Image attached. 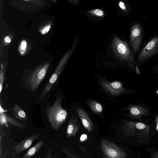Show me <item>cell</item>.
<instances>
[{
  "label": "cell",
  "mask_w": 158,
  "mask_h": 158,
  "mask_svg": "<svg viewBox=\"0 0 158 158\" xmlns=\"http://www.w3.org/2000/svg\"><path fill=\"white\" fill-rule=\"evenodd\" d=\"M40 135V133H36L27 137L20 142L15 143L11 152L12 158H17L21 152L30 148Z\"/></svg>",
  "instance_id": "6"
},
{
  "label": "cell",
  "mask_w": 158,
  "mask_h": 158,
  "mask_svg": "<svg viewBox=\"0 0 158 158\" xmlns=\"http://www.w3.org/2000/svg\"><path fill=\"white\" fill-rule=\"evenodd\" d=\"M135 127L139 130H142L145 128V126L143 123H136Z\"/></svg>",
  "instance_id": "19"
},
{
  "label": "cell",
  "mask_w": 158,
  "mask_h": 158,
  "mask_svg": "<svg viewBox=\"0 0 158 158\" xmlns=\"http://www.w3.org/2000/svg\"><path fill=\"white\" fill-rule=\"evenodd\" d=\"M89 105L92 110L95 113H100L102 110L103 107L102 105L95 100L90 101Z\"/></svg>",
  "instance_id": "15"
},
{
  "label": "cell",
  "mask_w": 158,
  "mask_h": 158,
  "mask_svg": "<svg viewBox=\"0 0 158 158\" xmlns=\"http://www.w3.org/2000/svg\"><path fill=\"white\" fill-rule=\"evenodd\" d=\"M44 139H41L31 148L21 158H31L38 152L44 143Z\"/></svg>",
  "instance_id": "13"
},
{
  "label": "cell",
  "mask_w": 158,
  "mask_h": 158,
  "mask_svg": "<svg viewBox=\"0 0 158 158\" xmlns=\"http://www.w3.org/2000/svg\"><path fill=\"white\" fill-rule=\"evenodd\" d=\"M61 150L62 152L68 158H81L68 147H63Z\"/></svg>",
  "instance_id": "16"
},
{
  "label": "cell",
  "mask_w": 158,
  "mask_h": 158,
  "mask_svg": "<svg viewBox=\"0 0 158 158\" xmlns=\"http://www.w3.org/2000/svg\"><path fill=\"white\" fill-rule=\"evenodd\" d=\"M118 5L119 7L123 10H126V8L125 6L124 3L122 2H120L118 3Z\"/></svg>",
  "instance_id": "24"
},
{
  "label": "cell",
  "mask_w": 158,
  "mask_h": 158,
  "mask_svg": "<svg viewBox=\"0 0 158 158\" xmlns=\"http://www.w3.org/2000/svg\"><path fill=\"white\" fill-rule=\"evenodd\" d=\"M77 111L85 129L91 132L94 128V124L88 114L80 108H77Z\"/></svg>",
  "instance_id": "11"
},
{
  "label": "cell",
  "mask_w": 158,
  "mask_h": 158,
  "mask_svg": "<svg viewBox=\"0 0 158 158\" xmlns=\"http://www.w3.org/2000/svg\"><path fill=\"white\" fill-rule=\"evenodd\" d=\"M50 63L40 66L35 68L27 77L26 83L32 92L37 89L45 77Z\"/></svg>",
  "instance_id": "3"
},
{
  "label": "cell",
  "mask_w": 158,
  "mask_h": 158,
  "mask_svg": "<svg viewBox=\"0 0 158 158\" xmlns=\"http://www.w3.org/2000/svg\"><path fill=\"white\" fill-rule=\"evenodd\" d=\"M100 82L102 87L112 95H118L123 91V85L119 81H116L111 82L103 80L101 81Z\"/></svg>",
  "instance_id": "9"
},
{
  "label": "cell",
  "mask_w": 158,
  "mask_h": 158,
  "mask_svg": "<svg viewBox=\"0 0 158 158\" xmlns=\"http://www.w3.org/2000/svg\"><path fill=\"white\" fill-rule=\"evenodd\" d=\"M60 97H57L53 104L46 109V114L48 122L54 130L57 131L65 122L68 114L61 105Z\"/></svg>",
  "instance_id": "1"
},
{
  "label": "cell",
  "mask_w": 158,
  "mask_h": 158,
  "mask_svg": "<svg viewBox=\"0 0 158 158\" xmlns=\"http://www.w3.org/2000/svg\"><path fill=\"white\" fill-rule=\"evenodd\" d=\"M27 44L26 41L24 40H23L21 43L20 45V49L22 50H24L26 48Z\"/></svg>",
  "instance_id": "22"
},
{
  "label": "cell",
  "mask_w": 158,
  "mask_h": 158,
  "mask_svg": "<svg viewBox=\"0 0 158 158\" xmlns=\"http://www.w3.org/2000/svg\"><path fill=\"white\" fill-rule=\"evenodd\" d=\"M13 110L14 117L19 119L26 121L27 119V116L24 110L16 103L14 104Z\"/></svg>",
  "instance_id": "14"
},
{
  "label": "cell",
  "mask_w": 158,
  "mask_h": 158,
  "mask_svg": "<svg viewBox=\"0 0 158 158\" xmlns=\"http://www.w3.org/2000/svg\"><path fill=\"white\" fill-rule=\"evenodd\" d=\"M76 45V44H75L73 45L72 47L66 53L60 61L52 76L43 89L39 97V100L44 99L52 88L55 84L66 64L71 56Z\"/></svg>",
  "instance_id": "2"
},
{
  "label": "cell",
  "mask_w": 158,
  "mask_h": 158,
  "mask_svg": "<svg viewBox=\"0 0 158 158\" xmlns=\"http://www.w3.org/2000/svg\"><path fill=\"white\" fill-rule=\"evenodd\" d=\"M50 27L51 26L49 25L45 27L42 30L41 32L43 34L46 33L49 31Z\"/></svg>",
  "instance_id": "21"
},
{
  "label": "cell",
  "mask_w": 158,
  "mask_h": 158,
  "mask_svg": "<svg viewBox=\"0 0 158 158\" xmlns=\"http://www.w3.org/2000/svg\"><path fill=\"white\" fill-rule=\"evenodd\" d=\"M80 147L81 148L82 151H83V152L85 153L87 155L89 156V154L86 151V149L84 147L82 146H80Z\"/></svg>",
  "instance_id": "26"
},
{
  "label": "cell",
  "mask_w": 158,
  "mask_h": 158,
  "mask_svg": "<svg viewBox=\"0 0 158 158\" xmlns=\"http://www.w3.org/2000/svg\"><path fill=\"white\" fill-rule=\"evenodd\" d=\"M101 148L105 158H127V156L122 148L108 140H102Z\"/></svg>",
  "instance_id": "5"
},
{
  "label": "cell",
  "mask_w": 158,
  "mask_h": 158,
  "mask_svg": "<svg viewBox=\"0 0 158 158\" xmlns=\"http://www.w3.org/2000/svg\"><path fill=\"white\" fill-rule=\"evenodd\" d=\"M111 47L115 55L120 59L130 61L133 60V56L126 42L116 35L114 37Z\"/></svg>",
  "instance_id": "4"
},
{
  "label": "cell",
  "mask_w": 158,
  "mask_h": 158,
  "mask_svg": "<svg viewBox=\"0 0 158 158\" xmlns=\"http://www.w3.org/2000/svg\"><path fill=\"white\" fill-rule=\"evenodd\" d=\"M7 123L18 127L19 130L25 129L26 127V124L16 120L9 115L4 113L0 114L1 125L5 124L8 127Z\"/></svg>",
  "instance_id": "10"
},
{
  "label": "cell",
  "mask_w": 158,
  "mask_h": 158,
  "mask_svg": "<svg viewBox=\"0 0 158 158\" xmlns=\"http://www.w3.org/2000/svg\"><path fill=\"white\" fill-rule=\"evenodd\" d=\"M78 122L77 118L74 116L70 119L66 131L68 138L74 136L76 135L80 128Z\"/></svg>",
  "instance_id": "12"
},
{
  "label": "cell",
  "mask_w": 158,
  "mask_h": 158,
  "mask_svg": "<svg viewBox=\"0 0 158 158\" xmlns=\"http://www.w3.org/2000/svg\"><path fill=\"white\" fill-rule=\"evenodd\" d=\"M4 41L7 43H10L11 42V40L9 37L6 36L4 38Z\"/></svg>",
  "instance_id": "27"
},
{
  "label": "cell",
  "mask_w": 158,
  "mask_h": 158,
  "mask_svg": "<svg viewBox=\"0 0 158 158\" xmlns=\"http://www.w3.org/2000/svg\"><path fill=\"white\" fill-rule=\"evenodd\" d=\"M3 66L1 64V69L0 76V93L1 94L2 89V86L4 79V72L3 71Z\"/></svg>",
  "instance_id": "18"
},
{
  "label": "cell",
  "mask_w": 158,
  "mask_h": 158,
  "mask_svg": "<svg viewBox=\"0 0 158 158\" xmlns=\"http://www.w3.org/2000/svg\"><path fill=\"white\" fill-rule=\"evenodd\" d=\"M151 158H158V152L153 153L152 155Z\"/></svg>",
  "instance_id": "25"
},
{
  "label": "cell",
  "mask_w": 158,
  "mask_h": 158,
  "mask_svg": "<svg viewBox=\"0 0 158 158\" xmlns=\"http://www.w3.org/2000/svg\"><path fill=\"white\" fill-rule=\"evenodd\" d=\"M52 155V153L51 148H49L46 156L43 158H51Z\"/></svg>",
  "instance_id": "23"
},
{
  "label": "cell",
  "mask_w": 158,
  "mask_h": 158,
  "mask_svg": "<svg viewBox=\"0 0 158 158\" xmlns=\"http://www.w3.org/2000/svg\"><path fill=\"white\" fill-rule=\"evenodd\" d=\"M158 53V35L152 38L144 47L139 54L138 60L143 61Z\"/></svg>",
  "instance_id": "7"
},
{
  "label": "cell",
  "mask_w": 158,
  "mask_h": 158,
  "mask_svg": "<svg viewBox=\"0 0 158 158\" xmlns=\"http://www.w3.org/2000/svg\"><path fill=\"white\" fill-rule=\"evenodd\" d=\"M142 37V29L140 24L133 25L131 30L130 43L133 50L136 52L139 49Z\"/></svg>",
  "instance_id": "8"
},
{
  "label": "cell",
  "mask_w": 158,
  "mask_h": 158,
  "mask_svg": "<svg viewBox=\"0 0 158 158\" xmlns=\"http://www.w3.org/2000/svg\"><path fill=\"white\" fill-rule=\"evenodd\" d=\"M51 158H58L55 156H54V155H53L52 154V156H51Z\"/></svg>",
  "instance_id": "29"
},
{
  "label": "cell",
  "mask_w": 158,
  "mask_h": 158,
  "mask_svg": "<svg viewBox=\"0 0 158 158\" xmlns=\"http://www.w3.org/2000/svg\"><path fill=\"white\" fill-rule=\"evenodd\" d=\"M132 114L135 115H137L140 113L139 110L136 108H132L130 110Z\"/></svg>",
  "instance_id": "20"
},
{
  "label": "cell",
  "mask_w": 158,
  "mask_h": 158,
  "mask_svg": "<svg viewBox=\"0 0 158 158\" xmlns=\"http://www.w3.org/2000/svg\"><path fill=\"white\" fill-rule=\"evenodd\" d=\"M157 130L158 131V123H157Z\"/></svg>",
  "instance_id": "30"
},
{
  "label": "cell",
  "mask_w": 158,
  "mask_h": 158,
  "mask_svg": "<svg viewBox=\"0 0 158 158\" xmlns=\"http://www.w3.org/2000/svg\"><path fill=\"white\" fill-rule=\"evenodd\" d=\"M88 13L98 17H103L104 15V12L102 10L98 9H94L89 10Z\"/></svg>",
  "instance_id": "17"
},
{
  "label": "cell",
  "mask_w": 158,
  "mask_h": 158,
  "mask_svg": "<svg viewBox=\"0 0 158 158\" xmlns=\"http://www.w3.org/2000/svg\"><path fill=\"white\" fill-rule=\"evenodd\" d=\"M136 73H137L139 75L140 74V73L139 69V68H138V67L137 66L136 67Z\"/></svg>",
  "instance_id": "28"
}]
</instances>
